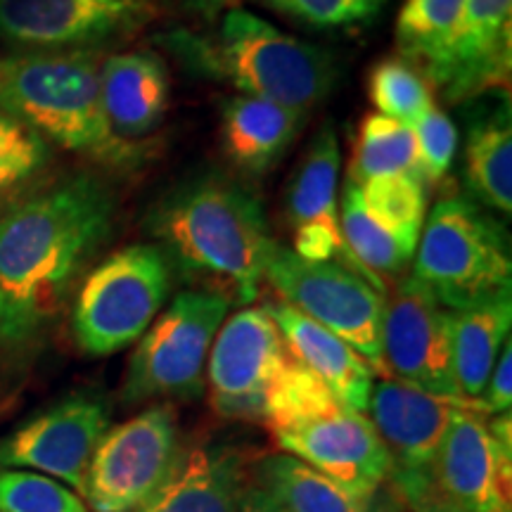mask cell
<instances>
[{
    "label": "cell",
    "instance_id": "1",
    "mask_svg": "<svg viewBox=\"0 0 512 512\" xmlns=\"http://www.w3.org/2000/svg\"><path fill=\"white\" fill-rule=\"evenodd\" d=\"M117 200L95 174H69L0 211V344L36 339L110 240Z\"/></svg>",
    "mask_w": 512,
    "mask_h": 512
},
{
    "label": "cell",
    "instance_id": "5",
    "mask_svg": "<svg viewBox=\"0 0 512 512\" xmlns=\"http://www.w3.org/2000/svg\"><path fill=\"white\" fill-rule=\"evenodd\" d=\"M411 275L448 311L510 297L508 233L482 204L460 195L444 197L422 228Z\"/></svg>",
    "mask_w": 512,
    "mask_h": 512
},
{
    "label": "cell",
    "instance_id": "17",
    "mask_svg": "<svg viewBox=\"0 0 512 512\" xmlns=\"http://www.w3.org/2000/svg\"><path fill=\"white\" fill-rule=\"evenodd\" d=\"M434 484L460 512H512V448L498 444L477 406L453 413Z\"/></svg>",
    "mask_w": 512,
    "mask_h": 512
},
{
    "label": "cell",
    "instance_id": "30",
    "mask_svg": "<svg viewBox=\"0 0 512 512\" xmlns=\"http://www.w3.org/2000/svg\"><path fill=\"white\" fill-rule=\"evenodd\" d=\"M368 98L377 114L413 126L434 105L432 86L413 62L384 57L370 69Z\"/></svg>",
    "mask_w": 512,
    "mask_h": 512
},
{
    "label": "cell",
    "instance_id": "8",
    "mask_svg": "<svg viewBox=\"0 0 512 512\" xmlns=\"http://www.w3.org/2000/svg\"><path fill=\"white\" fill-rule=\"evenodd\" d=\"M264 280L287 306L344 339L366 358L375 375L387 377L382 358L384 294L366 278L337 261H309L275 245Z\"/></svg>",
    "mask_w": 512,
    "mask_h": 512
},
{
    "label": "cell",
    "instance_id": "32",
    "mask_svg": "<svg viewBox=\"0 0 512 512\" xmlns=\"http://www.w3.org/2000/svg\"><path fill=\"white\" fill-rule=\"evenodd\" d=\"M50 162V145L34 128L0 110V197H8L41 174Z\"/></svg>",
    "mask_w": 512,
    "mask_h": 512
},
{
    "label": "cell",
    "instance_id": "14",
    "mask_svg": "<svg viewBox=\"0 0 512 512\" xmlns=\"http://www.w3.org/2000/svg\"><path fill=\"white\" fill-rule=\"evenodd\" d=\"M110 430V411L93 396H69L0 441V470L53 477L83 494L88 465Z\"/></svg>",
    "mask_w": 512,
    "mask_h": 512
},
{
    "label": "cell",
    "instance_id": "35",
    "mask_svg": "<svg viewBox=\"0 0 512 512\" xmlns=\"http://www.w3.org/2000/svg\"><path fill=\"white\" fill-rule=\"evenodd\" d=\"M415 140H418L422 178L427 183H439L451 169L458 150V128L446 112L432 105L413 124Z\"/></svg>",
    "mask_w": 512,
    "mask_h": 512
},
{
    "label": "cell",
    "instance_id": "39",
    "mask_svg": "<svg viewBox=\"0 0 512 512\" xmlns=\"http://www.w3.org/2000/svg\"><path fill=\"white\" fill-rule=\"evenodd\" d=\"M183 3H188L190 8L200 10V12H204V15L211 17V15H216V12H221L223 8H228L233 0H183Z\"/></svg>",
    "mask_w": 512,
    "mask_h": 512
},
{
    "label": "cell",
    "instance_id": "27",
    "mask_svg": "<svg viewBox=\"0 0 512 512\" xmlns=\"http://www.w3.org/2000/svg\"><path fill=\"white\" fill-rule=\"evenodd\" d=\"M387 176H408L425 185L415 131L384 114H366L356 133L347 181L366 185Z\"/></svg>",
    "mask_w": 512,
    "mask_h": 512
},
{
    "label": "cell",
    "instance_id": "37",
    "mask_svg": "<svg viewBox=\"0 0 512 512\" xmlns=\"http://www.w3.org/2000/svg\"><path fill=\"white\" fill-rule=\"evenodd\" d=\"M242 512H285L275 498L268 494L264 486L256 482L245 486V496H242Z\"/></svg>",
    "mask_w": 512,
    "mask_h": 512
},
{
    "label": "cell",
    "instance_id": "15",
    "mask_svg": "<svg viewBox=\"0 0 512 512\" xmlns=\"http://www.w3.org/2000/svg\"><path fill=\"white\" fill-rule=\"evenodd\" d=\"M280 451L361 496H380L389 482V456L366 413L347 406L273 434Z\"/></svg>",
    "mask_w": 512,
    "mask_h": 512
},
{
    "label": "cell",
    "instance_id": "20",
    "mask_svg": "<svg viewBox=\"0 0 512 512\" xmlns=\"http://www.w3.org/2000/svg\"><path fill=\"white\" fill-rule=\"evenodd\" d=\"M266 309L278 325L287 351L309 368L337 396L342 406L366 413L377 377L366 358L349 347L344 339L332 335L323 325L313 323L311 318L285 302L266 304Z\"/></svg>",
    "mask_w": 512,
    "mask_h": 512
},
{
    "label": "cell",
    "instance_id": "6",
    "mask_svg": "<svg viewBox=\"0 0 512 512\" xmlns=\"http://www.w3.org/2000/svg\"><path fill=\"white\" fill-rule=\"evenodd\" d=\"M174 266L159 245L138 242L102 259L76 292L72 332L86 356H112L136 344L164 309Z\"/></svg>",
    "mask_w": 512,
    "mask_h": 512
},
{
    "label": "cell",
    "instance_id": "31",
    "mask_svg": "<svg viewBox=\"0 0 512 512\" xmlns=\"http://www.w3.org/2000/svg\"><path fill=\"white\" fill-rule=\"evenodd\" d=\"M465 0H406L396 17V46L403 60L425 67L456 29Z\"/></svg>",
    "mask_w": 512,
    "mask_h": 512
},
{
    "label": "cell",
    "instance_id": "12",
    "mask_svg": "<svg viewBox=\"0 0 512 512\" xmlns=\"http://www.w3.org/2000/svg\"><path fill=\"white\" fill-rule=\"evenodd\" d=\"M382 358L387 377L460 399L453 377V311L413 275H403L384 294Z\"/></svg>",
    "mask_w": 512,
    "mask_h": 512
},
{
    "label": "cell",
    "instance_id": "2",
    "mask_svg": "<svg viewBox=\"0 0 512 512\" xmlns=\"http://www.w3.org/2000/svg\"><path fill=\"white\" fill-rule=\"evenodd\" d=\"M147 228L171 266L221 287L223 297L254 302L278 242L264 204L247 185L204 174L171 190L152 209Z\"/></svg>",
    "mask_w": 512,
    "mask_h": 512
},
{
    "label": "cell",
    "instance_id": "22",
    "mask_svg": "<svg viewBox=\"0 0 512 512\" xmlns=\"http://www.w3.org/2000/svg\"><path fill=\"white\" fill-rule=\"evenodd\" d=\"M304 121L306 114L278 102L235 95L221 107V150L242 174L264 176L285 157Z\"/></svg>",
    "mask_w": 512,
    "mask_h": 512
},
{
    "label": "cell",
    "instance_id": "19",
    "mask_svg": "<svg viewBox=\"0 0 512 512\" xmlns=\"http://www.w3.org/2000/svg\"><path fill=\"white\" fill-rule=\"evenodd\" d=\"M100 98L114 136L136 143L159 128L169 110L171 81L152 50L119 53L100 64Z\"/></svg>",
    "mask_w": 512,
    "mask_h": 512
},
{
    "label": "cell",
    "instance_id": "23",
    "mask_svg": "<svg viewBox=\"0 0 512 512\" xmlns=\"http://www.w3.org/2000/svg\"><path fill=\"white\" fill-rule=\"evenodd\" d=\"M512 297L453 311V377L463 401L482 396L491 370L510 339Z\"/></svg>",
    "mask_w": 512,
    "mask_h": 512
},
{
    "label": "cell",
    "instance_id": "7",
    "mask_svg": "<svg viewBox=\"0 0 512 512\" xmlns=\"http://www.w3.org/2000/svg\"><path fill=\"white\" fill-rule=\"evenodd\" d=\"M230 299L216 290L176 294L162 316L138 339L128 361L124 399H200L207 387L211 344L228 318Z\"/></svg>",
    "mask_w": 512,
    "mask_h": 512
},
{
    "label": "cell",
    "instance_id": "16",
    "mask_svg": "<svg viewBox=\"0 0 512 512\" xmlns=\"http://www.w3.org/2000/svg\"><path fill=\"white\" fill-rule=\"evenodd\" d=\"M512 0H465L439 53L425 64V79L448 102H465L510 79Z\"/></svg>",
    "mask_w": 512,
    "mask_h": 512
},
{
    "label": "cell",
    "instance_id": "29",
    "mask_svg": "<svg viewBox=\"0 0 512 512\" xmlns=\"http://www.w3.org/2000/svg\"><path fill=\"white\" fill-rule=\"evenodd\" d=\"M335 406H339L337 396L290 354L280 375L275 377L271 392L266 396L261 425H266L273 434H278L287 430V427L316 418V415L330 411Z\"/></svg>",
    "mask_w": 512,
    "mask_h": 512
},
{
    "label": "cell",
    "instance_id": "4",
    "mask_svg": "<svg viewBox=\"0 0 512 512\" xmlns=\"http://www.w3.org/2000/svg\"><path fill=\"white\" fill-rule=\"evenodd\" d=\"M169 43L202 74L230 81L242 95L278 102L302 114L328 98L335 83V64L323 48L240 8L226 12L216 43L185 31L171 34Z\"/></svg>",
    "mask_w": 512,
    "mask_h": 512
},
{
    "label": "cell",
    "instance_id": "13",
    "mask_svg": "<svg viewBox=\"0 0 512 512\" xmlns=\"http://www.w3.org/2000/svg\"><path fill=\"white\" fill-rule=\"evenodd\" d=\"M150 17L147 0H0V38L24 53L95 50Z\"/></svg>",
    "mask_w": 512,
    "mask_h": 512
},
{
    "label": "cell",
    "instance_id": "24",
    "mask_svg": "<svg viewBox=\"0 0 512 512\" xmlns=\"http://www.w3.org/2000/svg\"><path fill=\"white\" fill-rule=\"evenodd\" d=\"M256 484L264 486L285 512H384L377 496L354 494L287 453L261 460Z\"/></svg>",
    "mask_w": 512,
    "mask_h": 512
},
{
    "label": "cell",
    "instance_id": "36",
    "mask_svg": "<svg viewBox=\"0 0 512 512\" xmlns=\"http://www.w3.org/2000/svg\"><path fill=\"white\" fill-rule=\"evenodd\" d=\"M479 413L482 415H503L510 413L512 406V344L510 339L498 356L494 370H491L489 382H486L482 396L477 399Z\"/></svg>",
    "mask_w": 512,
    "mask_h": 512
},
{
    "label": "cell",
    "instance_id": "28",
    "mask_svg": "<svg viewBox=\"0 0 512 512\" xmlns=\"http://www.w3.org/2000/svg\"><path fill=\"white\" fill-rule=\"evenodd\" d=\"M358 190L370 216L415 252L427 221V185L408 176H387L358 185Z\"/></svg>",
    "mask_w": 512,
    "mask_h": 512
},
{
    "label": "cell",
    "instance_id": "26",
    "mask_svg": "<svg viewBox=\"0 0 512 512\" xmlns=\"http://www.w3.org/2000/svg\"><path fill=\"white\" fill-rule=\"evenodd\" d=\"M339 230L349 254L366 273L370 285L382 294L389 292L396 280L403 278L411 266L415 252L396 235L389 233L380 221H375L361 200V190L354 183H344L339 200Z\"/></svg>",
    "mask_w": 512,
    "mask_h": 512
},
{
    "label": "cell",
    "instance_id": "10",
    "mask_svg": "<svg viewBox=\"0 0 512 512\" xmlns=\"http://www.w3.org/2000/svg\"><path fill=\"white\" fill-rule=\"evenodd\" d=\"M465 406H477V401L446 399L394 377L375 380L366 413L387 448L389 484L406 503L437 486L441 444L453 413Z\"/></svg>",
    "mask_w": 512,
    "mask_h": 512
},
{
    "label": "cell",
    "instance_id": "18",
    "mask_svg": "<svg viewBox=\"0 0 512 512\" xmlns=\"http://www.w3.org/2000/svg\"><path fill=\"white\" fill-rule=\"evenodd\" d=\"M339 164L342 150L337 131L332 124H325L311 140L287 188L285 209L294 233L292 252L309 261H337L366 278L349 254L339 230Z\"/></svg>",
    "mask_w": 512,
    "mask_h": 512
},
{
    "label": "cell",
    "instance_id": "21",
    "mask_svg": "<svg viewBox=\"0 0 512 512\" xmlns=\"http://www.w3.org/2000/svg\"><path fill=\"white\" fill-rule=\"evenodd\" d=\"M245 486L238 451L195 446L181 451L162 486L133 512H242Z\"/></svg>",
    "mask_w": 512,
    "mask_h": 512
},
{
    "label": "cell",
    "instance_id": "11",
    "mask_svg": "<svg viewBox=\"0 0 512 512\" xmlns=\"http://www.w3.org/2000/svg\"><path fill=\"white\" fill-rule=\"evenodd\" d=\"M290 358L285 339L266 306H245L223 320L211 344L209 403L226 420L261 422L266 396Z\"/></svg>",
    "mask_w": 512,
    "mask_h": 512
},
{
    "label": "cell",
    "instance_id": "33",
    "mask_svg": "<svg viewBox=\"0 0 512 512\" xmlns=\"http://www.w3.org/2000/svg\"><path fill=\"white\" fill-rule=\"evenodd\" d=\"M0 512H88L67 484L27 470H0Z\"/></svg>",
    "mask_w": 512,
    "mask_h": 512
},
{
    "label": "cell",
    "instance_id": "9",
    "mask_svg": "<svg viewBox=\"0 0 512 512\" xmlns=\"http://www.w3.org/2000/svg\"><path fill=\"white\" fill-rule=\"evenodd\" d=\"M178 456L176 413L169 403H157L107 430L88 465L81 496L95 512L138 510L169 477Z\"/></svg>",
    "mask_w": 512,
    "mask_h": 512
},
{
    "label": "cell",
    "instance_id": "34",
    "mask_svg": "<svg viewBox=\"0 0 512 512\" xmlns=\"http://www.w3.org/2000/svg\"><path fill=\"white\" fill-rule=\"evenodd\" d=\"M280 15L313 29H347L373 22L384 0H259Z\"/></svg>",
    "mask_w": 512,
    "mask_h": 512
},
{
    "label": "cell",
    "instance_id": "3",
    "mask_svg": "<svg viewBox=\"0 0 512 512\" xmlns=\"http://www.w3.org/2000/svg\"><path fill=\"white\" fill-rule=\"evenodd\" d=\"M100 64L95 50L19 53L0 60V110L72 155L114 169L143 164V147L117 138L107 124Z\"/></svg>",
    "mask_w": 512,
    "mask_h": 512
},
{
    "label": "cell",
    "instance_id": "38",
    "mask_svg": "<svg viewBox=\"0 0 512 512\" xmlns=\"http://www.w3.org/2000/svg\"><path fill=\"white\" fill-rule=\"evenodd\" d=\"M413 512H460L456 505H451L444 496L439 494V489L434 486L430 491H422L420 496H415L408 501Z\"/></svg>",
    "mask_w": 512,
    "mask_h": 512
},
{
    "label": "cell",
    "instance_id": "25",
    "mask_svg": "<svg viewBox=\"0 0 512 512\" xmlns=\"http://www.w3.org/2000/svg\"><path fill=\"white\" fill-rule=\"evenodd\" d=\"M465 183L477 202L508 219L512 214V124L510 105L484 114L465 140Z\"/></svg>",
    "mask_w": 512,
    "mask_h": 512
}]
</instances>
